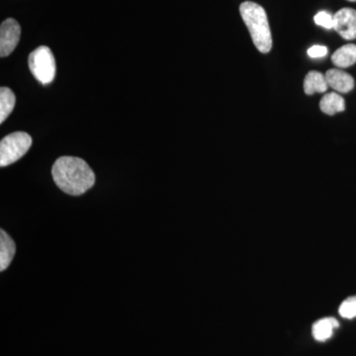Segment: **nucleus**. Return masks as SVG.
Returning <instances> with one entry per match:
<instances>
[{"label":"nucleus","mask_w":356,"mask_h":356,"mask_svg":"<svg viewBox=\"0 0 356 356\" xmlns=\"http://www.w3.org/2000/svg\"><path fill=\"white\" fill-rule=\"evenodd\" d=\"M339 315L346 318H353L356 317V296L350 297L344 300L343 304L339 307Z\"/></svg>","instance_id":"4468645a"},{"label":"nucleus","mask_w":356,"mask_h":356,"mask_svg":"<svg viewBox=\"0 0 356 356\" xmlns=\"http://www.w3.org/2000/svg\"><path fill=\"white\" fill-rule=\"evenodd\" d=\"M334 29L346 40L356 39V10L343 8L334 15Z\"/></svg>","instance_id":"423d86ee"},{"label":"nucleus","mask_w":356,"mask_h":356,"mask_svg":"<svg viewBox=\"0 0 356 356\" xmlns=\"http://www.w3.org/2000/svg\"><path fill=\"white\" fill-rule=\"evenodd\" d=\"M21 27L13 18L3 21L0 27V56L1 58L10 55L20 41Z\"/></svg>","instance_id":"39448f33"},{"label":"nucleus","mask_w":356,"mask_h":356,"mask_svg":"<svg viewBox=\"0 0 356 356\" xmlns=\"http://www.w3.org/2000/svg\"><path fill=\"white\" fill-rule=\"evenodd\" d=\"M325 79L330 88L339 93L350 92L355 88V79L343 70L332 69L325 74Z\"/></svg>","instance_id":"0eeeda50"},{"label":"nucleus","mask_w":356,"mask_h":356,"mask_svg":"<svg viewBox=\"0 0 356 356\" xmlns=\"http://www.w3.org/2000/svg\"><path fill=\"white\" fill-rule=\"evenodd\" d=\"M32 146V138L25 132L9 134L0 142V166H8L19 161Z\"/></svg>","instance_id":"7ed1b4c3"},{"label":"nucleus","mask_w":356,"mask_h":356,"mask_svg":"<svg viewBox=\"0 0 356 356\" xmlns=\"http://www.w3.org/2000/svg\"><path fill=\"white\" fill-rule=\"evenodd\" d=\"M332 64L341 69L351 67L356 63V44H348L341 47L332 56Z\"/></svg>","instance_id":"1a4fd4ad"},{"label":"nucleus","mask_w":356,"mask_h":356,"mask_svg":"<svg viewBox=\"0 0 356 356\" xmlns=\"http://www.w3.org/2000/svg\"><path fill=\"white\" fill-rule=\"evenodd\" d=\"M327 54V49L325 46H313L308 50V55L314 58L325 57Z\"/></svg>","instance_id":"dca6fc26"},{"label":"nucleus","mask_w":356,"mask_h":356,"mask_svg":"<svg viewBox=\"0 0 356 356\" xmlns=\"http://www.w3.org/2000/svg\"><path fill=\"white\" fill-rule=\"evenodd\" d=\"M15 95L13 91L6 86L0 88V123H3L8 118L9 115L13 113L15 106Z\"/></svg>","instance_id":"ddd939ff"},{"label":"nucleus","mask_w":356,"mask_h":356,"mask_svg":"<svg viewBox=\"0 0 356 356\" xmlns=\"http://www.w3.org/2000/svg\"><path fill=\"white\" fill-rule=\"evenodd\" d=\"M28 65L33 76L40 83L47 86L53 83L57 67L53 51L49 47L41 46L33 51L28 58Z\"/></svg>","instance_id":"20e7f679"},{"label":"nucleus","mask_w":356,"mask_h":356,"mask_svg":"<svg viewBox=\"0 0 356 356\" xmlns=\"http://www.w3.org/2000/svg\"><path fill=\"white\" fill-rule=\"evenodd\" d=\"M339 323L334 318H325L313 325V337L316 341H325L332 336L334 329L339 327Z\"/></svg>","instance_id":"9b49d317"},{"label":"nucleus","mask_w":356,"mask_h":356,"mask_svg":"<svg viewBox=\"0 0 356 356\" xmlns=\"http://www.w3.org/2000/svg\"><path fill=\"white\" fill-rule=\"evenodd\" d=\"M320 108L325 114L332 115L344 111L346 102L341 95L336 92L327 93L320 102Z\"/></svg>","instance_id":"f8f14e48"},{"label":"nucleus","mask_w":356,"mask_h":356,"mask_svg":"<svg viewBox=\"0 0 356 356\" xmlns=\"http://www.w3.org/2000/svg\"><path fill=\"white\" fill-rule=\"evenodd\" d=\"M348 1L356 2V0H348Z\"/></svg>","instance_id":"f3484780"},{"label":"nucleus","mask_w":356,"mask_h":356,"mask_svg":"<svg viewBox=\"0 0 356 356\" xmlns=\"http://www.w3.org/2000/svg\"><path fill=\"white\" fill-rule=\"evenodd\" d=\"M316 24L322 26L325 29H334V15L327 11H321L314 18Z\"/></svg>","instance_id":"2eb2a0df"},{"label":"nucleus","mask_w":356,"mask_h":356,"mask_svg":"<svg viewBox=\"0 0 356 356\" xmlns=\"http://www.w3.org/2000/svg\"><path fill=\"white\" fill-rule=\"evenodd\" d=\"M240 13L247 25L255 48L262 54H267L273 48V36L264 7L252 1L241 4Z\"/></svg>","instance_id":"f03ea898"},{"label":"nucleus","mask_w":356,"mask_h":356,"mask_svg":"<svg viewBox=\"0 0 356 356\" xmlns=\"http://www.w3.org/2000/svg\"><path fill=\"white\" fill-rule=\"evenodd\" d=\"M16 252L15 243L4 229L0 231V271L10 266Z\"/></svg>","instance_id":"6e6552de"},{"label":"nucleus","mask_w":356,"mask_h":356,"mask_svg":"<svg viewBox=\"0 0 356 356\" xmlns=\"http://www.w3.org/2000/svg\"><path fill=\"white\" fill-rule=\"evenodd\" d=\"M54 181L60 191L72 196L83 195L95 184V175L83 159L60 156L51 168Z\"/></svg>","instance_id":"f257e3e1"},{"label":"nucleus","mask_w":356,"mask_h":356,"mask_svg":"<svg viewBox=\"0 0 356 356\" xmlns=\"http://www.w3.org/2000/svg\"><path fill=\"white\" fill-rule=\"evenodd\" d=\"M327 88H329V84L327 83V79L321 72L313 70L307 74L304 81V91L306 95L325 92Z\"/></svg>","instance_id":"9d476101"}]
</instances>
